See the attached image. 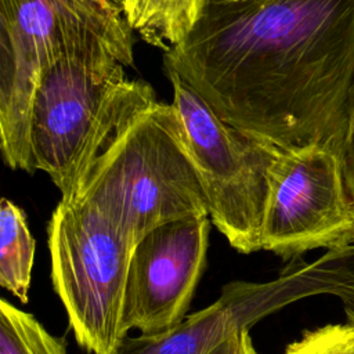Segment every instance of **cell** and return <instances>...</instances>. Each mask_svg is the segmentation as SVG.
Listing matches in <instances>:
<instances>
[{"label": "cell", "mask_w": 354, "mask_h": 354, "mask_svg": "<svg viewBox=\"0 0 354 354\" xmlns=\"http://www.w3.org/2000/svg\"><path fill=\"white\" fill-rule=\"evenodd\" d=\"M209 0H126L124 14L133 32L165 53L196 26Z\"/></svg>", "instance_id": "30bf717a"}, {"label": "cell", "mask_w": 354, "mask_h": 354, "mask_svg": "<svg viewBox=\"0 0 354 354\" xmlns=\"http://www.w3.org/2000/svg\"><path fill=\"white\" fill-rule=\"evenodd\" d=\"M210 228L209 216L176 218L134 245L123 300L126 333H162L185 318L206 266Z\"/></svg>", "instance_id": "ba28073f"}, {"label": "cell", "mask_w": 354, "mask_h": 354, "mask_svg": "<svg viewBox=\"0 0 354 354\" xmlns=\"http://www.w3.org/2000/svg\"><path fill=\"white\" fill-rule=\"evenodd\" d=\"M207 354H259L254 348L249 329L238 330L216 344Z\"/></svg>", "instance_id": "2e32d148"}, {"label": "cell", "mask_w": 354, "mask_h": 354, "mask_svg": "<svg viewBox=\"0 0 354 354\" xmlns=\"http://www.w3.org/2000/svg\"><path fill=\"white\" fill-rule=\"evenodd\" d=\"M283 354H354V321L306 330Z\"/></svg>", "instance_id": "5bb4252c"}, {"label": "cell", "mask_w": 354, "mask_h": 354, "mask_svg": "<svg viewBox=\"0 0 354 354\" xmlns=\"http://www.w3.org/2000/svg\"><path fill=\"white\" fill-rule=\"evenodd\" d=\"M36 242L24 210L12 201L0 203V285L22 303L28 301Z\"/></svg>", "instance_id": "8fae6325"}, {"label": "cell", "mask_w": 354, "mask_h": 354, "mask_svg": "<svg viewBox=\"0 0 354 354\" xmlns=\"http://www.w3.org/2000/svg\"><path fill=\"white\" fill-rule=\"evenodd\" d=\"M228 124L281 149L340 152L354 76V0H209L165 53Z\"/></svg>", "instance_id": "6da1fadb"}, {"label": "cell", "mask_w": 354, "mask_h": 354, "mask_svg": "<svg viewBox=\"0 0 354 354\" xmlns=\"http://www.w3.org/2000/svg\"><path fill=\"white\" fill-rule=\"evenodd\" d=\"M77 196L98 207L133 246L163 223L209 216L178 116L159 101L113 138Z\"/></svg>", "instance_id": "277c9868"}, {"label": "cell", "mask_w": 354, "mask_h": 354, "mask_svg": "<svg viewBox=\"0 0 354 354\" xmlns=\"http://www.w3.org/2000/svg\"><path fill=\"white\" fill-rule=\"evenodd\" d=\"M306 299L296 260L267 282L232 281L210 306L185 317L170 330L126 336L115 354H207L230 335Z\"/></svg>", "instance_id": "9c48e42d"}, {"label": "cell", "mask_w": 354, "mask_h": 354, "mask_svg": "<svg viewBox=\"0 0 354 354\" xmlns=\"http://www.w3.org/2000/svg\"><path fill=\"white\" fill-rule=\"evenodd\" d=\"M173 108L199 173L212 224L239 253L261 249L270 171L281 148L256 140L223 120L177 72L165 68Z\"/></svg>", "instance_id": "8992f818"}, {"label": "cell", "mask_w": 354, "mask_h": 354, "mask_svg": "<svg viewBox=\"0 0 354 354\" xmlns=\"http://www.w3.org/2000/svg\"><path fill=\"white\" fill-rule=\"evenodd\" d=\"M0 354H68L64 339L51 335L32 314L0 301Z\"/></svg>", "instance_id": "4fadbf2b"}, {"label": "cell", "mask_w": 354, "mask_h": 354, "mask_svg": "<svg viewBox=\"0 0 354 354\" xmlns=\"http://www.w3.org/2000/svg\"><path fill=\"white\" fill-rule=\"evenodd\" d=\"M126 0H0V144L6 165L33 173L30 105L55 61L106 47L134 64Z\"/></svg>", "instance_id": "3957f363"}, {"label": "cell", "mask_w": 354, "mask_h": 354, "mask_svg": "<svg viewBox=\"0 0 354 354\" xmlns=\"http://www.w3.org/2000/svg\"><path fill=\"white\" fill-rule=\"evenodd\" d=\"M339 156L342 159L348 188L354 198V76L346 105V122Z\"/></svg>", "instance_id": "9a60e30c"}, {"label": "cell", "mask_w": 354, "mask_h": 354, "mask_svg": "<svg viewBox=\"0 0 354 354\" xmlns=\"http://www.w3.org/2000/svg\"><path fill=\"white\" fill-rule=\"evenodd\" d=\"M156 102L152 86L129 79L106 47L55 61L41 73L32 98L33 170L48 174L62 199H75L98 156Z\"/></svg>", "instance_id": "7a4b0ae2"}, {"label": "cell", "mask_w": 354, "mask_h": 354, "mask_svg": "<svg viewBox=\"0 0 354 354\" xmlns=\"http://www.w3.org/2000/svg\"><path fill=\"white\" fill-rule=\"evenodd\" d=\"M51 281L77 343L115 354L127 333L123 300L133 245L93 203L62 199L47 225Z\"/></svg>", "instance_id": "5b68a950"}, {"label": "cell", "mask_w": 354, "mask_h": 354, "mask_svg": "<svg viewBox=\"0 0 354 354\" xmlns=\"http://www.w3.org/2000/svg\"><path fill=\"white\" fill-rule=\"evenodd\" d=\"M354 243V198L340 156L325 147L281 149L270 171L261 249L283 260Z\"/></svg>", "instance_id": "52a82bcc"}, {"label": "cell", "mask_w": 354, "mask_h": 354, "mask_svg": "<svg viewBox=\"0 0 354 354\" xmlns=\"http://www.w3.org/2000/svg\"><path fill=\"white\" fill-rule=\"evenodd\" d=\"M307 296L337 297L348 321H354V243L326 250L311 263L300 260Z\"/></svg>", "instance_id": "7c38bea8"}]
</instances>
